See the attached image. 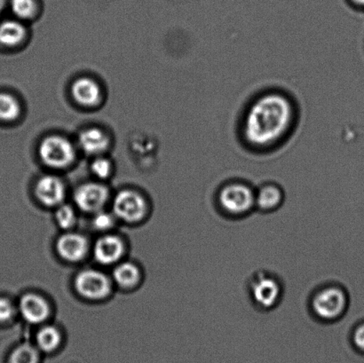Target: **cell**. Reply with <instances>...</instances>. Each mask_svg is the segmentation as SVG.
Wrapping results in <instances>:
<instances>
[{
	"instance_id": "6da1fadb",
	"label": "cell",
	"mask_w": 364,
	"mask_h": 363,
	"mask_svg": "<svg viewBox=\"0 0 364 363\" xmlns=\"http://www.w3.org/2000/svg\"><path fill=\"white\" fill-rule=\"evenodd\" d=\"M294 119L291 99L280 92L260 96L246 114L244 124L245 140L258 148L277 143L290 130Z\"/></svg>"
},
{
	"instance_id": "277c9868",
	"label": "cell",
	"mask_w": 364,
	"mask_h": 363,
	"mask_svg": "<svg viewBox=\"0 0 364 363\" xmlns=\"http://www.w3.org/2000/svg\"><path fill=\"white\" fill-rule=\"evenodd\" d=\"M250 296L257 307L269 310L277 307L283 296V287L276 277L269 273H258L252 277L249 286Z\"/></svg>"
},
{
	"instance_id": "7c38bea8",
	"label": "cell",
	"mask_w": 364,
	"mask_h": 363,
	"mask_svg": "<svg viewBox=\"0 0 364 363\" xmlns=\"http://www.w3.org/2000/svg\"><path fill=\"white\" fill-rule=\"evenodd\" d=\"M36 197L46 207L56 208L63 205L66 197V188L60 178L43 176L35 188Z\"/></svg>"
},
{
	"instance_id": "cb8c5ba5",
	"label": "cell",
	"mask_w": 364,
	"mask_h": 363,
	"mask_svg": "<svg viewBox=\"0 0 364 363\" xmlns=\"http://www.w3.org/2000/svg\"><path fill=\"white\" fill-rule=\"evenodd\" d=\"M112 169V163L108 159L103 158H96L91 166L92 173L102 180L107 179L110 175Z\"/></svg>"
},
{
	"instance_id": "484cf974",
	"label": "cell",
	"mask_w": 364,
	"mask_h": 363,
	"mask_svg": "<svg viewBox=\"0 0 364 363\" xmlns=\"http://www.w3.org/2000/svg\"><path fill=\"white\" fill-rule=\"evenodd\" d=\"M352 342L356 350L364 354V323L354 330Z\"/></svg>"
},
{
	"instance_id": "ffe728a7",
	"label": "cell",
	"mask_w": 364,
	"mask_h": 363,
	"mask_svg": "<svg viewBox=\"0 0 364 363\" xmlns=\"http://www.w3.org/2000/svg\"><path fill=\"white\" fill-rule=\"evenodd\" d=\"M55 220L60 229L69 231L76 225L77 222L76 210L73 206L63 202L55 208Z\"/></svg>"
},
{
	"instance_id": "9c48e42d",
	"label": "cell",
	"mask_w": 364,
	"mask_h": 363,
	"mask_svg": "<svg viewBox=\"0 0 364 363\" xmlns=\"http://www.w3.org/2000/svg\"><path fill=\"white\" fill-rule=\"evenodd\" d=\"M56 251L60 257L68 262L83 261L89 251L87 238L84 234L67 231L57 240Z\"/></svg>"
},
{
	"instance_id": "603a6c76",
	"label": "cell",
	"mask_w": 364,
	"mask_h": 363,
	"mask_svg": "<svg viewBox=\"0 0 364 363\" xmlns=\"http://www.w3.org/2000/svg\"><path fill=\"white\" fill-rule=\"evenodd\" d=\"M13 13L21 19H28L34 16L37 6L34 0H10Z\"/></svg>"
},
{
	"instance_id": "7a4b0ae2",
	"label": "cell",
	"mask_w": 364,
	"mask_h": 363,
	"mask_svg": "<svg viewBox=\"0 0 364 363\" xmlns=\"http://www.w3.org/2000/svg\"><path fill=\"white\" fill-rule=\"evenodd\" d=\"M218 205L225 215L231 217L248 215L255 207V190L248 184L231 183L220 188Z\"/></svg>"
},
{
	"instance_id": "8992f818",
	"label": "cell",
	"mask_w": 364,
	"mask_h": 363,
	"mask_svg": "<svg viewBox=\"0 0 364 363\" xmlns=\"http://www.w3.org/2000/svg\"><path fill=\"white\" fill-rule=\"evenodd\" d=\"M39 155L45 165L55 169H63L73 163L75 149L65 138L49 136L41 142Z\"/></svg>"
},
{
	"instance_id": "4fadbf2b",
	"label": "cell",
	"mask_w": 364,
	"mask_h": 363,
	"mask_svg": "<svg viewBox=\"0 0 364 363\" xmlns=\"http://www.w3.org/2000/svg\"><path fill=\"white\" fill-rule=\"evenodd\" d=\"M284 199V191L277 184H264L255 190V207L264 212L276 211L283 204Z\"/></svg>"
},
{
	"instance_id": "d4e9b609",
	"label": "cell",
	"mask_w": 364,
	"mask_h": 363,
	"mask_svg": "<svg viewBox=\"0 0 364 363\" xmlns=\"http://www.w3.org/2000/svg\"><path fill=\"white\" fill-rule=\"evenodd\" d=\"M18 312L17 307L7 298H0V323L10 322Z\"/></svg>"
},
{
	"instance_id": "8fae6325",
	"label": "cell",
	"mask_w": 364,
	"mask_h": 363,
	"mask_svg": "<svg viewBox=\"0 0 364 363\" xmlns=\"http://www.w3.org/2000/svg\"><path fill=\"white\" fill-rule=\"evenodd\" d=\"M124 252V245L119 237L105 234L96 240L92 254L96 261L102 266H115L120 262Z\"/></svg>"
},
{
	"instance_id": "9a60e30c",
	"label": "cell",
	"mask_w": 364,
	"mask_h": 363,
	"mask_svg": "<svg viewBox=\"0 0 364 363\" xmlns=\"http://www.w3.org/2000/svg\"><path fill=\"white\" fill-rule=\"evenodd\" d=\"M80 143L85 152L98 155L108 148L109 140L106 134L97 128H90L83 131L80 136Z\"/></svg>"
},
{
	"instance_id": "5bb4252c",
	"label": "cell",
	"mask_w": 364,
	"mask_h": 363,
	"mask_svg": "<svg viewBox=\"0 0 364 363\" xmlns=\"http://www.w3.org/2000/svg\"><path fill=\"white\" fill-rule=\"evenodd\" d=\"M73 95L80 104L92 107L100 102L101 90L94 80L88 77H82L75 81L73 85Z\"/></svg>"
},
{
	"instance_id": "2e32d148",
	"label": "cell",
	"mask_w": 364,
	"mask_h": 363,
	"mask_svg": "<svg viewBox=\"0 0 364 363\" xmlns=\"http://www.w3.org/2000/svg\"><path fill=\"white\" fill-rule=\"evenodd\" d=\"M140 279V269L134 263L119 262L115 265V268L113 269V282L124 289L136 286Z\"/></svg>"
},
{
	"instance_id": "44dd1931",
	"label": "cell",
	"mask_w": 364,
	"mask_h": 363,
	"mask_svg": "<svg viewBox=\"0 0 364 363\" xmlns=\"http://www.w3.org/2000/svg\"><path fill=\"white\" fill-rule=\"evenodd\" d=\"M20 112V104L16 98L9 94H0V120L13 121Z\"/></svg>"
},
{
	"instance_id": "30bf717a",
	"label": "cell",
	"mask_w": 364,
	"mask_h": 363,
	"mask_svg": "<svg viewBox=\"0 0 364 363\" xmlns=\"http://www.w3.org/2000/svg\"><path fill=\"white\" fill-rule=\"evenodd\" d=\"M17 309L24 321L32 325H42L51 314L48 300L36 293L24 294L20 298Z\"/></svg>"
},
{
	"instance_id": "d6986e66",
	"label": "cell",
	"mask_w": 364,
	"mask_h": 363,
	"mask_svg": "<svg viewBox=\"0 0 364 363\" xmlns=\"http://www.w3.org/2000/svg\"><path fill=\"white\" fill-rule=\"evenodd\" d=\"M41 351L31 344H23L17 347L9 357V363H39Z\"/></svg>"
},
{
	"instance_id": "52a82bcc",
	"label": "cell",
	"mask_w": 364,
	"mask_h": 363,
	"mask_svg": "<svg viewBox=\"0 0 364 363\" xmlns=\"http://www.w3.org/2000/svg\"><path fill=\"white\" fill-rule=\"evenodd\" d=\"M147 205L137 192L123 190L116 195L112 202V212L116 218L127 223H137L144 218Z\"/></svg>"
},
{
	"instance_id": "4316f807",
	"label": "cell",
	"mask_w": 364,
	"mask_h": 363,
	"mask_svg": "<svg viewBox=\"0 0 364 363\" xmlns=\"http://www.w3.org/2000/svg\"><path fill=\"white\" fill-rule=\"evenodd\" d=\"M356 5L364 6V0H352Z\"/></svg>"
},
{
	"instance_id": "ba28073f",
	"label": "cell",
	"mask_w": 364,
	"mask_h": 363,
	"mask_svg": "<svg viewBox=\"0 0 364 363\" xmlns=\"http://www.w3.org/2000/svg\"><path fill=\"white\" fill-rule=\"evenodd\" d=\"M109 200V188L105 185L98 183L81 185L74 193V202L77 207L89 215H95L105 210Z\"/></svg>"
},
{
	"instance_id": "5b68a950",
	"label": "cell",
	"mask_w": 364,
	"mask_h": 363,
	"mask_svg": "<svg viewBox=\"0 0 364 363\" xmlns=\"http://www.w3.org/2000/svg\"><path fill=\"white\" fill-rule=\"evenodd\" d=\"M74 284L77 293L88 300H105L112 291V280L97 269L82 270L75 278Z\"/></svg>"
},
{
	"instance_id": "e0dca14e",
	"label": "cell",
	"mask_w": 364,
	"mask_h": 363,
	"mask_svg": "<svg viewBox=\"0 0 364 363\" xmlns=\"http://www.w3.org/2000/svg\"><path fill=\"white\" fill-rule=\"evenodd\" d=\"M62 343V335L57 327L43 326L36 335V344L39 351L49 354L55 352Z\"/></svg>"
},
{
	"instance_id": "3957f363",
	"label": "cell",
	"mask_w": 364,
	"mask_h": 363,
	"mask_svg": "<svg viewBox=\"0 0 364 363\" xmlns=\"http://www.w3.org/2000/svg\"><path fill=\"white\" fill-rule=\"evenodd\" d=\"M348 305V294L343 288L329 286L316 291L312 298L314 314L323 322H335L342 318Z\"/></svg>"
},
{
	"instance_id": "83f0119b",
	"label": "cell",
	"mask_w": 364,
	"mask_h": 363,
	"mask_svg": "<svg viewBox=\"0 0 364 363\" xmlns=\"http://www.w3.org/2000/svg\"><path fill=\"white\" fill-rule=\"evenodd\" d=\"M6 0H0V12H1L4 6H5Z\"/></svg>"
},
{
	"instance_id": "ac0fdd59",
	"label": "cell",
	"mask_w": 364,
	"mask_h": 363,
	"mask_svg": "<svg viewBox=\"0 0 364 363\" xmlns=\"http://www.w3.org/2000/svg\"><path fill=\"white\" fill-rule=\"evenodd\" d=\"M25 28L16 21L9 20L0 24V43L4 45L14 46L20 44L25 37Z\"/></svg>"
},
{
	"instance_id": "7402d4cb",
	"label": "cell",
	"mask_w": 364,
	"mask_h": 363,
	"mask_svg": "<svg viewBox=\"0 0 364 363\" xmlns=\"http://www.w3.org/2000/svg\"><path fill=\"white\" fill-rule=\"evenodd\" d=\"M117 219L113 212H106L102 210L92 215V229L99 232H109L115 227Z\"/></svg>"
}]
</instances>
